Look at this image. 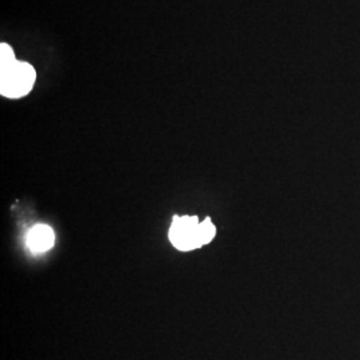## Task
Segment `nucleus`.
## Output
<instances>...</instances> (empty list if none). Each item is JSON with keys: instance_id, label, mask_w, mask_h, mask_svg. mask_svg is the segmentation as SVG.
<instances>
[{"instance_id": "obj_3", "label": "nucleus", "mask_w": 360, "mask_h": 360, "mask_svg": "<svg viewBox=\"0 0 360 360\" xmlns=\"http://www.w3.org/2000/svg\"><path fill=\"white\" fill-rule=\"evenodd\" d=\"M55 242V235L51 227L46 224H38L32 227L27 235V245L32 252H46Z\"/></svg>"}, {"instance_id": "obj_1", "label": "nucleus", "mask_w": 360, "mask_h": 360, "mask_svg": "<svg viewBox=\"0 0 360 360\" xmlns=\"http://www.w3.org/2000/svg\"><path fill=\"white\" fill-rule=\"evenodd\" d=\"M37 71L26 62L15 60L11 65L0 68V94L10 99L26 96L32 90Z\"/></svg>"}, {"instance_id": "obj_4", "label": "nucleus", "mask_w": 360, "mask_h": 360, "mask_svg": "<svg viewBox=\"0 0 360 360\" xmlns=\"http://www.w3.org/2000/svg\"><path fill=\"white\" fill-rule=\"evenodd\" d=\"M215 226L212 224L211 219H206L205 221H202L199 224V233H200V240H202V245H207L210 243L214 236H215Z\"/></svg>"}, {"instance_id": "obj_2", "label": "nucleus", "mask_w": 360, "mask_h": 360, "mask_svg": "<svg viewBox=\"0 0 360 360\" xmlns=\"http://www.w3.org/2000/svg\"><path fill=\"white\" fill-rule=\"evenodd\" d=\"M196 217H175L169 229V240L180 251H191L202 247Z\"/></svg>"}, {"instance_id": "obj_5", "label": "nucleus", "mask_w": 360, "mask_h": 360, "mask_svg": "<svg viewBox=\"0 0 360 360\" xmlns=\"http://www.w3.org/2000/svg\"><path fill=\"white\" fill-rule=\"evenodd\" d=\"M15 60H16V58H15L13 49L8 44L1 43L0 44V68H4L7 65H11Z\"/></svg>"}]
</instances>
